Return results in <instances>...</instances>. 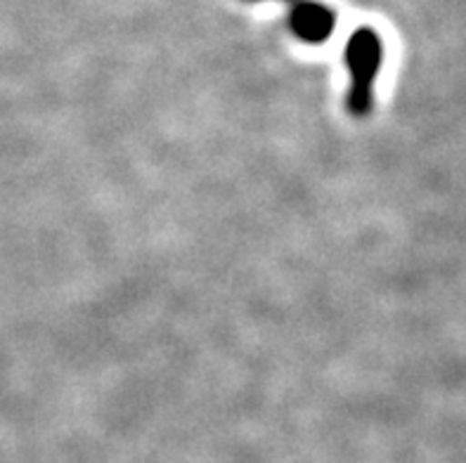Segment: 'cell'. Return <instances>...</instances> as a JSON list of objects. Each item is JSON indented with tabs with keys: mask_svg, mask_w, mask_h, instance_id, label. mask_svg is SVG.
Returning <instances> with one entry per match:
<instances>
[{
	"mask_svg": "<svg viewBox=\"0 0 466 463\" xmlns=\"http://www.w3.org/2000/svg\"><path fill=\"white\" fill-rule=\"evenodd\" d=\"M289 26L303 43L319 45L334 31V12L322 3H315V0H301L291 7Z\"/></svg>",
	"mask_w": 466,
	"mask_h": 463,
	"instance_id": "7a4b0ae2",
	"label": "cell"
},
{
	"mask_svg": "<svg viewBox=\"0 0 466 463\" xmlns=\"http://www.w3.org/2000/svg\"><path fill=\"white\" fill-rule=\"evenodd\" d=\"M384 45L372 29H360L350 35L346 45V66L350 71V88L346 105L353 116H365L372 109L374 78L381 69Z\"/></svg>",
	"mask_w": 466,
	"mask_h": 463,
	"instance_id": "6da1fadb",
	"label": "cell"
},
{
	"mask_svg": "<svg viewBox=\"0 0 466 463\" xmlns=\"http://www.w3.org/2000/svg\"><path fill=\"white\" fill-rule=\"evenodd\" d=\"M289 3H291V0H289Z\"/></svg>",
	"mask_w": 466,
	"mask_h": 463,
	"instance_id": "3957f363",
	"label": "cell"
}]
</instances>
